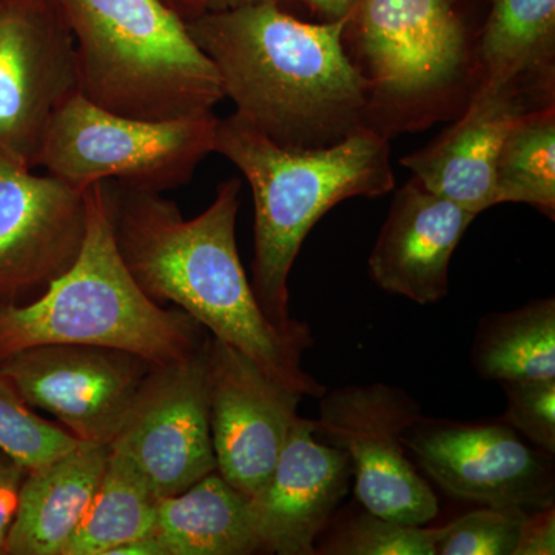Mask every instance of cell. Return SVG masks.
<instances>
[{"instance_id":"obj_1","label":"cell","mask_w":555,"mask_h":555,"mask_svg":"<svg viewBox=\"0 0 555 555\" xmlns=\"http://www.w3.org/2000/svg\"><path fill=\"white\" fill-rule=\"evenodd\" d=\"M113 233L127 269L156 305L184 310L236 347L262 374L299 396L326 387L302 369L313 338L295 337L262 312L236 246L241 181L221 182L210 206L185 219L160 193L104 181Z\"/></svg>"},{"instance_id":"obj_2","label":"cell","mask_w":555,"mask_h":555,"mask_svg":"<svg viewBox=\"0 0 555 555\" xmlns=\"http://www.w3.org/2000/svg\"><path fill=\"white\" fill-rule=\"evenodd\" d=\"M347 20L299 21L276 0H258L185 22L236 113L280 147L305 150L371 127L369 83L346 49Z\"/></svg>"},{"instance_id":"obj_3","label":"cell","mask_w":555,"mask_h":555,"mask_svg":"<svg viewBox=\"0 0 555 555\" xmlns=\"http://www.w3.org/2000/svg\"><path fill=\"white\" fill-rule=\"evenodd\" d=\"M214 152L238 167L254 193L251 288L281 331L312 338L291 315L288 276L306 236L331 208L349 198H378L396 188L389 138L360 127L327 147L284 149L233 113L218 119Z\"/></svg>"},{"instance_id":"obj_4","label":"cell","mask_w":555,"mask_h":555,"mask_svg":"<svg viewBox=\"0 0 555 555\" xmlns=\"http://www.w3.org/2000/svg\"><path fill=\"white\" fill-rule=\"evenodd\" d=\"M86 198L87 232L75 264L33 301L0 308V361L40 345L113 347L153 366L189 360L210 334L139 287L119 254L104 181L89 185Z\"/></svg>"},{"instance_id":"obj_5","label":"cell","mask_w":555,"mask_h":555,"mask_svg":"<svg viewBox=\"0 0 555 555\" xmlns=\"http://www.w3.org/2000/svg\"><path fill=\"white\" fill-rule=\"evenodd\" d=\"M73 36L78 90L100 107L166 120L224 100L214 62L167 0H53Z\"/></svg>"},{"instance_id":"obj_6","label":"cell","mask_w":555,"mask_h":555,"mask_svg":"<svg viewBox=\"0 0 555 555\" xmlns=\"http://www.w3.org/2000/svg\"><path fill=\"white\" fill-rule=\"evenodd\" d=\"M345 38L369 83L371 127L386 138L447 118L465 100L473 56L451 0H357Z\"/></svg>"},{"instance_id":"obj_7","label":"cell","mask_w":555,"mask_h":555,"mask_svg":"<svg viewBox=\"0 0 555 555\" xmlns=\"http://www.w3.org/2000/svg\"><path fill=\"white\" fill-rule=\"evenodd\" d=\"M218 118L150 120L118 115L79 91L54 113L40 149L39 166L72 188L113 181L163 193L188 184L214 153Z\"/></svg>"},{"instance_id":"obj_8","label":"cell","mask_w":555,"mask_h":555,"mask_svg":"<svg viewBox=\"0 0 555 555\" xmlns=\"http://www.w3.org/2000/svg\"><path fill=\"white\" fill-rule=\"evenodd\" d=\"M315 436L349 455L356 491L369 513L403 525H427L438 500L408 459L403 434L422 416L400 387L345 386L324 393Z\"/></svg>"},{"instance_id":"obj_9","label":"cell","mask_w":555,"mask_h":555,"mask_svg":"<svg viewBox=\"0 0 555 555\" xmlns=\"http://www.w3.org/2000/svg\"><path fill=\"white\" fill-rule=\"evenodd\" d=\"M76 91L75 42L53 0H0V155L38 167L50 120Z\"/></svg>"},{"instance_id":"obj_10","label":"cell","mask_w":555,"mask_h":555,"mask_svg":"<svg viewBox=\"0 0 555 555\" xmlns=\"http://www.w3.org/2000/svg\"><path fill=\"white\" fill-rule=\"evenodd\" d=\"M153 364L113 347L40 345L0 361V375L31 408L79 441L112 444Z\"/></svg>"},{"instance_id":"obj_11","label":"cell","mask_w":555,"mask_h":555,"mask_svg":"<svg viewBox=\"0 0 555 555\" xmlns=\"http://www.w3.org/2000/svg\"><path fill=\"white\" fill-rule=\"evenodd\" d=\"M207 366L208 339L182 363L153 366L109 444L129 456L158 500L177 495L217 470Z\"/></svg>"},{"instance_id":"obj_12","label":"cell","mask_w":555,"mask_h":555,"mask_svg":"<svg viewBox=\"0 0 555 555\" xmlns=\"http://www.w3.org/2000/svg\"><path fill=\"white\" fill-rule=\"evenodd\" d=\"M403 444L427 476L456 499L526 513L554 505L553 465L513 427L420 416L404 430Z\"/></svg>"},{"instance_id":"obj_13","label":"cell","mask_w":555,"mask_h":555,"mask_svg":"<svg viewBox=\"0 0 555 555\" xmlns=\"http://www.w3.org/2000/svg\"><path fill=\"white\" fill-rule=\"evenodd\" d=\"M86 190L0 155V308L25 305L78 259Z\"/></svg>"},{"instance_id":"obj_14","label":"cell","mask_w":555,"mask_h":555,"mask_svg":"<svg viewBox=\"0 0 555 555\" xmlns=\"http://www.w3.org/2000/svg\"><path fill=\"white\" fill-rule=\"evenodd\" d=\"M207 383L218 474L251 496L272 474L302 396L278 385L241 350L211 335Z\"/></svg>"},{"instance_id":"obj_15","label":"cell","mask_w":555,"mask_h":555,"mask_svg":"<svg viewBox=\"0 0 555 555\" xmlns=\"http://www.w3.org/2000/svg\"><path fill=\"white\" fill-rule=\"evenodd\" d=\"M352 465L343 449L318 440L315 426L298 416L266 483L250 496L261 553L317 554L349 489Z\"/></svg>"},{"instance_id":"obj_16","label":"cell","mask_w":555,"mask_h":555,"mask_svg":"<svg viewBox=\"0 0 555 555\" xmlns=\"http://www.w3.org/2000/svg\"><path fill=\"white\" fill-rule=\"evenodd\" d=\"M526 104L525 82L478 79L462 116L425 149L401 164L436 195L478 215L495 206L500 149Z\"/></svg>"},{"instance_id":"obj_17","label":"cell","mask_w":555,"mask_h":555,"mask_svg":"<svg viewBox=\"0 0 555 555\" xmlns=\"http://www.w3.org/2000/svg\"><path fill=\"white\" fill-rule=\"evenodd\" d=\"M476 218L412 177L397 190L372 248V280L387 294L437 305L448 295L452 255Z\"/></svg>"},{"instance_id":"obj_18","label":"cell","mask_w":555,"mask_h":555,"mask_svg":"<svg viewBox=\"0 0 555 555\" xmlns=\"http://www.w3.org/2000/svg\"><path fill=\"white\" fill-rule=\"evenodd\" d=\"M108 444L79 441L27 470L7 535L5 555H64L107 467Z\"/></svg>"},{"instance_id":"obj_19","label":"cell","mask_w":555,"mask_h":555,"mask_svg":"<svg viewBox=\"0 0 555 555\" xmlns=\"http://www.w3.org/2000/svg\"><path fill=\"white\" fill-rule=\"evenodd\" d=\"M153 535L166 555H250L261 553L250 496L218 470L156 505Z\"/></svg>"},{"instance_id":"obj_20","label":"cell","mask_w":555,"mask_h":555,"mask_svg":"<svg viewBox=\"0 0 555 555\" xmlns=\"http://www.w3.org/2000/svg\"><path fill=\"white\" fill-rule=\"evenodd\" d=\"M473 366L491 382L555 378V301L535 299L478 323Z\"/></svg>"},{"instance_id":"obj_21","label":"cell","mask_w":555,"mask_h":555,"mask_svg":"<svg viewBox=\"0 0 555 555\" xmlns=\"http://www.w3.org/2000/svg\"><path fill=\"white\" fill-rule=\"evenodd\" d=\"M555 0H492L480 40L481 78L553 83Z\"/></svg>"},{"instance_id":"obj_22","label":"cell","mask_w":555,"mask_h":555,"mask_svg":"<svg viewBox=\"0 0 555 555\" xmlns=\"http://www.w3.org/2000/svg\"><path fill=\"white\" fill-rule=\"evenodd\" d=\"M158 502L129 456L112 449L101 483L64 555H108L122 543L153 535Z\"/></svg>"},{"instance_id":"obj_23","label":"cell","mask_w":555,"mask_h":555,"mask_svg":"<svg viewBox=\"0 0 555 555\" xmlns=\"http://www.w3.org/2000/svg\"><path fill=\"white\" fill-rule=\"evenodd\" d=\"M496 204H528L554 219L555 105L526 109L507 131L494 171Z\"/></svg>"},{"instance_id":"obj_24","label":"cell","mask_w":555,"mask_h":555,"mask_svg":"<svg viewBox=\"0 0 555 555\" xmlns=\"http://www.w3.org/2000/svg\"><path fill=\"white\" fill-rule=\"evenodd\" d=\"M79 443L65 427L36 414L0 375V451L27 470L53 462Z\"/></svg>"},{"instance_id":"obj_25","label":"cell","mask_w":555,"mask_h":555,"mask_svg":"<svg viewBox=\"0 0 555 555\" xmlns=\"http://www.w3.org/2000/svg\"><path fill=\"white\" fill-rule=\"evenodd\" d=\"M443 528L403 525L364 511L338 525L317 554L335 555H437Z\"/></svg>"},{"instance_id":"obj_26","label":"cell","mask_w":555,"mask_h":555,"mask_svg":"<svg viewBox=\"0 0 555 555\" xmlns=\"http://www.w3.org/2000/svg\"><path fill=\"white\" fill-rule=\"evenodd\" d=\"M526 516L518 507L473 511L447 526L437 555H514Z\"/></svg>"},{"instance_id":"obj_27","label":"cell","mask_w":555,"mask_h":555,"mask_svg":"<svg viewBox=\"0 0 555 555\" xmlns=\"http://www.w3.org/2000/svg\"><path fill=\"white\" fill-rule=\"evenodd\" d=\"M505 422L545 454L555 452V378L502 382Z\"/></svg>"},{"instance_id":"obj_28","label":"cell","mask_w":555,"mask_h":555,"mask_svg":"<svg viewBox=\"0 0 555 555\" xmlns=\"http://www.w3.org/2000/svg\"><path fill=\"white\" fill-rule=\"evenodd\" d=\"M555 554V509L554 505L528 513L520 526L514 555Z\"/></svg>"},{"instance_id":"obj_29","label":"cell","mask_w":555,"mask_h":555,"mask_svg":"<svg viewBox=\"0 0 555 555\" xmlns=\"http://www.w3.org/2000/svg\"><path fill=\"white\" fill-rule=\"evenodd\" d=\"M27 469L0 451V555H5L7 535L16 513L20 489Z\"/></svg>"},{"instance_id":"obj_30","label":"cell","mask_w":555,"mask_h":555,"mask_svg":"<svg viewBox=\"0 0 555 555\" xmlns=\"http://www.w3.org/2000/svg\"><path fill=\"white\" fill-rule=\"evenodd\" d=\"M251 2L258 0H173V7L185 21H189L208 11L228 10Z\"/></svg>"},{"instance_id":"obj_31","label":"cell","mask_w":555,"mask_h":555,"mask_svg":"<svg viewBox=\"0 0 555 555\" xmlns=\"http://www.w3.org/2000/svg\"><path fill=\"white\" fill-rule=\"evenodd\" d=\"M313 13L321 17V22L347 20L356 7L357 0H301Z\"/></svg>"},{"instance_id":"obj_32","label":"cell","mask_w":555,"mask_h":555,"mask_svg":"<svg viewBox=\"0 0 555 555\" xmlns=\"http://www.w3.org/2000/svg\"><path fill=\"white\" fill-rule=\"evenodd\" d=\"M108 555H166V553L155 535H147L113 547Z\"/></svg>"},{"instance_id":"obj_33","label":"cell","mask_w":555,"mask_h":555,"mask_svg":"<svg viewBox=\"0 0 555 555\" xmlns=\"http://www.w3.org/2000/svg\"><path fill=\"white\" fill-rule=\"evenodd\" d=\"M167 2H169L170 5L173 7V0H167ZM173 9H175V7H173Z\"/></svg>"},{"instance_id":"obj_34","label":"cell","mask_w":555,"mask_h":555,"mask_svg":"<svg viewBox=\"0 0 555 555\" xmlns=\"http://www.w3.org/2000/svg\"><path fill=\"white\" fill-rule=\"evenodd\" d=\"M451 2L454 3L455 5V3L459 2V0H451Z\"/></svg>"}]
</instances>
